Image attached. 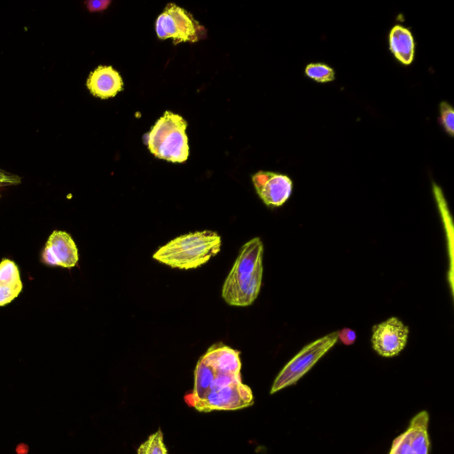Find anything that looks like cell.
I'll return each instance as SVG.
<instances>
[{"instance_id":"15","label":"cell","mask_w":454,"mask_h":454,"mask_svg":"<svg viewBox=\"0 0 454 454\" xmlns=\"http://www.w3.org/2000/svg\"><path fill=\"white\" fill-rule=\"evenodd\" d=\"M305 74L318 82H327L334 80V70L324 63H310L305 68Z\"/></svg>"},{"instance_id":"5","label":"cell","mask_w":454,"mask_h":454,"mask_svg":"<svg viewBox=\"0 0 454 454\" xmlns=\"http://www.w3.org/2000/svg\"><path fill=\"white\" fill-rule=\"evenodd\" d=\"M338 331L328 333L303 347L279 372L271 386L274 394L295 384L337 342Z\"/></svg>"},{"instance_id":"3","label":"cell","mask_w":454,"mask_h":454,"mask_svg":"<svg viewBox=\"0 0 454 454\" xmlns=\"http://www.w3.org/2000/svg\"><path fill=\"white\" fill-rule=\"evenodd\" d=\"M221 237L212 231L178 236L160 247L153 258L171 268L194 269L202 266L220 251Z\"/></svg>"},{"instance_id":"12","label":"cell","mask_w":454,"mask_h":454,"mask_svg":"<svg viewBox=\"0 0 454 454\" xmlns=\"http://www.w3.org/2000/svg\"><path fill=\"white\" fill-rule=\"evenodd\" d=\"M388 40L395 58L403 65H410L413 61L415 49L411 31L401 25H395L390 30Z\"/></svg>"},{"instance_id":"6","label":"cell","mask_w":454,"mask_h":454,"mask_svg":"<svg viewBox=\"0 0 454 454\" xmlns=\"http://www.w3.org/2000/svg\"><path fill=\"white\" fill-rule=\"evenodd\" d=\"M160 39L172 38L175 44L184 42L195 43L202 37L204 27L191 13L175 4H168L155 24Z\"/></svg>"},{"instance_id":"14","label":"cell","mask_w":454,"mask_h":454,"mask_svg":"<svg viewBox=\"0 0 454 454\" xmlns=\"http://www.w3.org/2000/svg\"><path fill=\"white\" fill-rule=\"evenodd\" d=\"M137 454H168L160 428L139 445Z\"/></svg>"},{"instance_id":"9","label":"cell","mask_w":454,"mask_h":454,"mask_svg":"<svg viewBox=\"0 0 454 454\" xmlns=\"http://www.w3.org/2000/svg\"><path fill=\"white\" fill-rule=\"evenodd\" d=\"M43 262L48 265L72 268L78 262L75 243L65 231H54L49 237L43 252Z\"/></svg>"},{"instance_id":"11","label":"cell","mask_w":454,"mask_h":454,"mask_svg":"<svg viewBox=\"0 0 454 454\" xmlns=\"http://www.w3.org/2000/svg\"><path fill=\"white\" fill-rule=\"evenodd\" d=\"M22 282L16 263L9 259L0 262V306L10 303L22 291Z\"/></svg>"},{"instance_id":"4","label":"cell","mask_w":454,"mask_h":454,"mask_svg":"<svg viewBox=\"0 0 454 454\" xmlns=\"http://www.w3.org/2000/svg\"><path fill=\"white\" fill-rule=\"evenodd\" d=\"M186 121L179 114L166 111L146 134L149 151L159 159L184 162L189 156Z\"/></svg>"},{"instance_id":"19","label":"cell","mask_w":454,"mask_h":454,"mask_svg":"<svg viewBox=\"0 0 454 454\" xmlns=\"http://www.w3.org/2000/svg\"><path fill=\"white\" fill-rule=\"evenodd\" d=\"M21 178L14 174L0 169V184H19Z\"/></svg>"},{"instance_id":"17","label":"cell","mask_w":454,"mask_h":454,"mask_svg":"<svg viewBox=\"0 0 454 454\" xmlns=\"http://www.w3.org/2000/svg\"><path fill=\"white\" fill-rule=\"evenodd\" d=\"M388 454H414L407 430L394 439Z\"/></svg>"},{"instance_id":"1","label":"cell","mask_w":454,"mask_h":454,"mask_svg":"<svg viewBox=\"0 0 454 454\" xmlns=\"http://www.w3.org/2000/svg\"><path fill=\"white\" fill-rule=\"evenodd\" d=\"M239 352L223 343L211 346L199 359L194 386L184 397L200 412L234 411L251 406L254 395L240 375Z\"/></svg>"},{"instance_id":"8","label":"cell","mask_w":454,"mask_h":454,"mask_svg":"<svg viewBox=\"0 0 454 454\" xmlns=\"http://www.w3.org/2000/svg\"><path fill=\"white\" fill-rule=\"evenodd\" d=\"M255 191L267 206L279 207L292 194L293 182L286 175L258 171L252 176Z\"/></svg>"},{"instance_id":"10","label":"cell","mask_w":454,"mask_h":454,"mask_svg":"<svg viewBox=\"0 0 454 454\" xmlns=\"http://www.w3.org/2000/svg\"><path fill=\"white\" fill-rule=\"evenodd\" d=\"M90 93L102 99L114 97L122 90V79L111 66H99L92 71L86 82Z\"/></svg>"},{"instance_id":"7","label":"cell","mask_w":454,"mask_h":454,"mask_svg":"<svg viewBox=\"0 0 454 454\" xmlns=\"http://www.w3.org/2000/svg\"><path fill=\"white\" fill-rule=\"evenodd\" d=\"M408 334V326L399 318L392 317L373 325L372 348L381 356H395L404 348Z\"/></svg>"},{"instance_id":"16","label":"cell","mask_w":454,"mask_h":454,"mask_svg":"<svg viewBox=\"0 0 454 454\" xmlns=\"http://www.w3.org/2000/svg\"><path fill=\"white\" fill-rule=\"evenodd\" d=\"M440 111V123L444 129L445 132L450 137L454 135V111L452 106L446 101H442L439 106Z\"/></svg>"},{"instance_id":"20","label":"cell","mask_w":454,"mask_h":454,"mask_svg":"<svg viewBox=\"0 0 454 454\" xmlns=\"http://www.w3.org/2000/svg\"><path fill=\"white\" fill-rule=\"evenodd\" d=\"M111 4V1H87L85 2L87 9L91 12H100L107 8V6Z\"/></svg>"},{"instance_id":"18","label":"cell","mask_w":454,"mask_h":454,"mask_svg":"<svg viewBox=\"0 0 454 454\" xmlns=\"http://www.w3.org/2000/svg\"><path fill=\"white\" fill-rule=\"evenodd\" d=\"M338 339L345 345H351L356 340V334L354 330L346 327L338 331Z\"/></svg>"},{"instance_id":"13","label":"cell","mask_w":454,"mask_h":454,"mask_svg":"<svg viewBox=\"0 0 454 454\" xmlns=\"http://www.w3.org/2000/svg\"><path fill=\"white\" fill-rule=\"evenodd\" d=\"M428 422V412L422 411L417 413L409 423L406 430L414 454H428L429 452Z\"/></svg>"},{"instance_id":"2","label":"cell","mask_w":454,"mask_h":454,"mask_svg":"<svg viewBox=\"0 0 454 454\" xmlns=\"http://www.w3.org/2000/svg\"><path fill=\"white\" fill-rule=\"evenodd\" d=\"M263 245L259 238L244 244L226 277L223 299L231 306L246 307L257 298L262 279Z\"/></svg>"}]
</instances>
